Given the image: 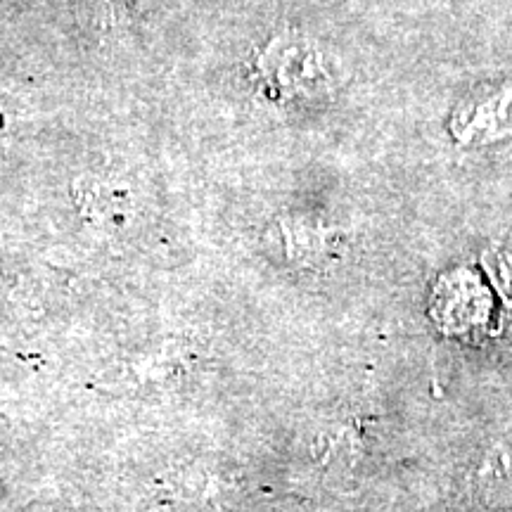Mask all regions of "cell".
<instances>
[{"label":"cell","instance_id":"cell-1","mask_svg":"<svg viewBox=\"0 0 512 512\" xmlns=\"http://www.w3.org/2000/svg\"><path fill=\"white\" fill-rule=\"evenodd\" d=\"M259 72L287 100H325L342 86L339 64L304 36L273 41L261 55Z\"/></svg>","mask_w":512,"mask_h":512},{"label":"cell","instance_id":"cell-3","mask_svg":"<svg viewBox=\"0 0 512 512\" xmlns=\"http://www.w3.org/2000/svg\"><path fill=\"white\" fill-rule=\"evenodd\" d=\"M491 311V292L470 268H451L434 280L430 316L441 330L463 332L484 323Z\"/></svg>","mask_w":512,"mask_h":512},{"label":"cell","instance_id":"cell-5","mask_svg":"<svg viewBox=\"0 0 512 512\" xmlns=\"http://www.w3.org/2000/svg\"><path fill=\"white\" fill-rule=\"evenodd\" d=\"M484 266L496 292L512 306V233L491 245L489 252L484 254Z\"/></svg>","mask_w":512,"mask_h":512},{"label":"cell","instance_id":"cell-4","mask_svg":"<svg viewBox=\"0 0 512 512\" xmlns=\"http://www.w3.org/2000/svg\"><path fill=\"white\" fill-rule=\"evenodd\" d=\"M475 491L486 508H512V430L491 441L482 453L475 467Z\"/></svg>","mask_w":512,"mask_h":512},{"label":"cell","instance_id":"cell-2","mask_svg":"<svg viewBox=\"0 0 512 512\" xmlns=\"http://www.w3.org/2000/svg\"><path fill=\"white\" fill-rule=\"evenodd\" d=\"M444 131L458 150H489L512 140V76L467 91L448 110Z\"/></svg>","mask_w":512,"mask_h":512}]
</instances>
